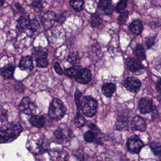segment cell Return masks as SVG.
Instances as JSON below:
<instances>
[{
  "mask_svg": "<svg viewBox=\"0 0 161 161\" xmlns=\"http://www.w3.org/2000/svg\"><path fill=\"white\" fill-rule=\"evenodd\" d=\"M23 131L21 125L16 122L8 123L1 128L0 140L1 143H9L18 137Z\"/></svg>",
  "mask_w": 161,
  "mask_h": 161,
  "instance_id": "obj_1",
  "label": "cell"
},
{
  "mask_svg": "<svg viewBox=\"0 0 161 161\" xmlns=\"http://www.w3.org/2000/svg\"><path fill=\"white\" fill-rule=\"evenodd\" d=\"M66 108L62 101L58 98H54L48 108V116L52 119L58 121L64 118Z\"/></svg>",
  "mask_w": 161,
  "mask_h": 161,
  "instance_id": "obj_2",
  "label": "cell"
},
{
  "mask_svg": "<svg viewBox=\"0 0 161 161\" xmlns=\"http://www.w3.org/2000/svg\"><path fill=\"white\" fill-rule=\"evenodd\" d=\"M74 137L72 129L65 124H62L53 132V138L55 142L62 144L67 143Z\"/></svg>",
  "mask_w": 161,
  "mask_h": 161,
  "instance_id": "obj_3",
  "label": "cell"
},
{
  "mask_svg": "<svg viewBox=\"0 0 161 161\" xmlns=\"http://www.w3.org/2000/svg\"><path fill=\"white\" fill-rule=\"evenodd\" d=\"M27 148L32 153L38 154L45 150L43 138L40 134L31 135L27 142Z\"/></svg>",
  "mask_w": 161,
  "mask_h": 161,
  "instance_id": "obj_4",
  "label": "cell"
},
{
  "mask_svg": "<svg viewBox=\"0 0 161 161\" xmlns=\"http://www.w3.org/2000/svg\"><path fill=\"white\" fill-rule=\"evenodd\" d=\"M97 101L91 96H86L83 97L81 110L83 114L87 117L94 116L97 112Z\"/></svg>",
  "mask_w": 161,
  "mask_h": 161,
  "instance_id": "obj_5",
  "label": "cell"
},
{
  "mask_svg": "<svg viewBox=\"0 0 161 161\" xmlns=\"http://www.w3.org/2000/svg\"><path fill=\"white\" fill-rule=\"evenodd\" d=\"M32 55L35 59L36 65L38 67L45 68L47 67L48 64L47 59V51L45 48L38 47L33 49Z\"/></svg>",
  "mask_w": 161,
  "mask_h": 161,
  "instance_id": "obj_6",
  "label": "cell"
},
{
  "mask_svg": "<svg viewBox=\"0 0 161 161\" xmlns=\"http://www.w3.org/2000/svg\"><path fill=\"white\" fill-rule=\"evenodd\" d=\"M20 112L28 115H34L37 109L36 105L28 97H24L19 104Z\"/></svg>",
  "mask_w": 161,
  "mask_h": 161,
  "instance_id": "obj_7",
  "label": "cell"
},
{
  "mask_svg": "<svg viewBox=\"0 0 161 161\" xmlns=\"http://www.w3.org/2000/svg\"><path fill=\"white\" fill-rule=\"evenodd\" d=\"M126 146L128 151L132 153H138L144 146L143 142L137 135H134L128 138Z\"/></svg>",
  "mask_w": 161,
  "mask_h": 161,
  "instance_id": "obj_8",
  "label": "cell"
},
{
  "mask_svg": "<svg viewBox=\"0 0 161 161\" xmlns=\"http://www.w3.org/2000/svg\"><path fill=\"white\" fill-rule=\"evenodd\" d=\"M57 19L56 14L52 11H48L45 12L41 18V22L44 28L47 30L52 28L55 22Z\"/></svg>",
  "mask_w": 161,
  "mask_h": 161,
  "instance_id": "obj_9",
  "label": "cell"
},
{
  "mask_svg": "<svg viewBox=\"0 0 161 161\" xmlns=\"http://www.w3.org/2000/svg\"><path fill=\"white\" fill-rule=\"evenodd\" d=\"M140 80L136 77H128L124 81L125 87L131 92H136L141 87Z\"/></svg>",
  "mask_w": 161,
  "mask_h": 161,
  "instance_id": "obj_10",
  "label": "cell"
},
{
  "mask_svg": "<svg viewBox=\"0 0 161 161\" xmlns=\"http://www.w3.org/2000/svg\"><path fill=\"white\" fill-rule=\"evenodd\" d=\"M138 109L142 114L153 112L154 107L152 99L147 97L142 98L138 103Z\"/></svg>",
  "mask_w": 161,
  "mask_h": 161,
  "instance_id": "obj_11",
  "label": "cell"
},
{
  "mask_svg": "<svg viewBox=\"0 0 161 161\" xmlns=\"http://www.w3.org/2000/svg\"><path fill=\"white\" fill-rule=\"evenodd\" d=\"M131 128L133 131H145L147 128L146 119L140 116H135L131 121Z\"/></svg>",
  "mask_w": 161,
  "mask_h": 161,
  "instance_id": "obj_12",
  "label": "cell"
},
{
  "mask_svg": "<svg viewBox=\"0 0 161 161\" xmlns=\"http://www.w3.org/2000/svg\"><path fill=\"white\" fill-rule=\"evenodd\" d=\"M75 79L80 84H86L89 83L91 80V72L90 70L86 68H82L77 74Z\"/></svg>",
  "mask_w": 161,
  "mask_h": 161,
  "instance_id": "obj_13",
  "label": "cell"
},
{
  "mask_svg": "<svg viewBox=\"0 0 161 161\" xmlns=\"http://www.w3.org/2000/svg\"><path fill=\"white\" fill-rule=\"evenodd\" d=\"M126 64L128 69L133 73L139 72L143 69L141 62L132 57H128L126 60Z\"/></svg>",
  "mask_w": 161,
  "mask_h": 161,
  "instance_id": "obj_14",
  "label": "cell"
},
{
  "mask_svg": "<svg viewBox=\"0 0 161 161\" xmlns=\"http://www.w3.org/2000/svg\"><path fill=\"white\" fill-rule=\"evenodd\" d=\"M18 67L22 70H31L33 69L32 57L30 55L23 57L19 60Z\"/></svg>",
  "mask_w": 161,
  "mask_h": 161,
  "instance_id": "obj_15",
  "label": "cell"
},
{
  "mask_svg": "<svg viewBox=\"0 0 161 161\" xmlns=\"http://www.w3.org/2000/svg\"><path fill=\"white\" fill-rule=\"evenodd\" d=\"M30 123L32 126L36 128H42L45 126L46 119L43 115H32L30 119Z\"/></svg>",
  "mask_w": 161,
  "mask_h": 161,
  "instance_id": "obj_16",
  "label": "cell"
},
{
  "mask_svg": "<svg viewBox=\"0 0 161 161\" xmlns=\"http://www.w3.org/2000/svg\"><path fill=\"white\" fill-rule=\"evenodd\" d=\"M116 85L113 82L104 83L101 87L102 93L107 97H111L116 91Z\"/></svg>",
  "mask_w": 161,
  "mask_h": 161,
  "instance_id": "obj_17",
  "label": "cell"
},
{
  "mask_svg": "<svg viewBox=\"0 0 161 161\" xmlns=\"http://www.w3.org/2000/svg\"><path fill=\"white\" fill-rule=\"evenodd\" d=\"M14 67L11 64H8L1 69V75L5 79H11L13 77Z\"/></svg>",
  "mask_w": 161,
  "mask_h": 161,
  "instance_id": "obj_18",
  "label": "cell"
},
{
  "mask_svg": "<svg viewBox=\"0 0 161 161\" xmlns=\"http://www.w3.org/2000/svg\"><path fill=\"white\" fill-rule=\"evenodd\" d=\"M112 2L108 0H101L98 3V8L101 9L104 14H111L113 13V8L111 5Z\"/></svg>",
  "mask_w": 161,
  "mask_h": 161,
  "instance_id": "obj_19",
  "label": "cell"
},
{
  "mask_svg": "<svg viewBox=\"0 0 161 161\" xmlns=\"http://www.w3.org/2000/svg\"><path fill=\"white\" fill-rule=\"evenodd\" d=\"M129 28L133 34L139 35L143 30L142 22L140 19H135L130 24Z\"/></svg>",
  "mask_w": 161,
  "mask_h": 161,
  "instance_id": "obj_20",
  "label": "cell"
},
{
  "mask_svg": "<svg viewBox=\"0 0 161 161\" xmlns=\"http://www.w3.org/2000/svg\"><path fill=\"white\" fill-rule=\"evenodd\" d=\"M128 118L126 116H119L115 123V128L118 130H123L127 129Z\"/></svg>",
  "mask_w": 161,
  "mask_h": 161,
  "instance_id": "obj_21",
  "label": "cell"
},
{
  "mask_svg": "<svg viewBox=\"0 0 161 161\" xmlns=\"http://www.w3.org/2000/svg\"><path fill=\"white\" fill-rule=\"evenodd\" d=\"M17 26L21 30H25L28 28H30V19L26 16H21L17 19Z\"/></svg>",
  "mask_w": 161,
  "mask_h": 161,
  "instance_id": "obj_22",
  "label": "cell"
},
{
  "mask_svg": "<svg viewBox=\"0 0 161 161\" xmlns=\"http://www.w3.org/2000/svg\"><path fill=\"white\" fill-rule=\"evenodd\" d=\"M82 67L80 65H74L72 67L67 68L64 70L65 74L72 78H75L77 74L79 72V71L82 69Z\"/></svg>",
  "mask_w": 161,
  "mask_h": 161,
  "instance_id": "obj_23",
  "label": "cell"
},
{
  "mask_svg": "<svg viewBox=\"0 0 161 161\" xmlns=\"http://www.w3.org/2000/svg\"><path fill=\"white\" fill-rule=\"evenodd\" d=\"M134 53L136 58L138 59L139 61H142L145 60L146 55H145V50L143 47L140 44H137L135 47Z\"/></svg>",
  "mask_w": 161,
  "mask_h": 161,
  "instance_id": "obj_24",
  "label": "cell"
},
{
  "mask_svg": "<svg viewBox=\"0 0 161 161\" xmlns=\"http://www.w3.org/2000/svg\"><path fill=\"white\" fill-rule=\"evenodd\" d=\"M85 123L86 119L84 116H82V114L78 111L74 119V125L77 128H80L85 125Z\"/></svg>",
  "mask_w": 161,
  "mask_h": 161,
  "instance_id": "obj_25",
  "label": "cell"
},
{
  "mask_svg": "<svg viewBox=\"0 0 161 161\" xmlns=\"http://www.w3.org/2000/svg\"><path fill=\"white\" fill-rule=\"evenodd\" d=\"M150 147L155 155H156L159 158V160L161 161V144L152 142L150 144Z\"/></svg>",
  "mask_w": 161,
  "mask_h": 161,
  "instance_id": "obj_26",
  "label": "cell"
},
{
  "mask_svg": "<svg viewBox=\"0 0 161 161\" xmlns=\"http://www.w3.org/2000/svg\"><path fill=\"white\" fill-rule=\"evenodd\" d=\"M89 22L92 27H98L101 23V19L97 13H94L91 14Z\"/></svg>",
  "mask_w": 161,
  "mask_h": 161,
  "instance_id": "obj_27",
  "label": "cell"
},
{
  "mask_svg": "<svg viewBox=\"0 0 161 161\" xmlns=\"http://www.w3.org/2000/svg\"><path fill=\"white\" fill-rule=\"evenodd\" d=\"M69 3L74 11H80L83 8L84 1H70Z\"/></svg>",
  "mask_w": 161,
  "mask_h": 161,
  "instance_id": "obj_28",
  "label": "cell"
},
{
  "mask_svg": "<svg viewBox=\"0 0 161 161\" xmlns=\"http://www.w3.org/2000/svg\"><path fill=\"white\" fill-rule=\"evenodd\" d=\"M83 98V97H82ZM82 92L79 91V89H76L74 94V99H75V103L77 106V110H79L81 109V104H82Z\"/></svg>",
  "mask_w": 161,
  "mask_h": 161,
  "instance_id": "obj_29",
  "label": "cell"
},
{
  "mask_svg": "<svg viewBox=\"0 0 161 161\" xmlns=\"http://www.w3.org/2000/svg\"><path fill=\"white\" fill-rule=\"evenodd\" d=\"M96 135L91 130H89L84 135V139L87 143L94 142L96 140Z\"/></svg>",
  "mask_w": 161,
  "mask_h": 161,
  "instance_id": "obj_30",
  "label": "cell"
},
{
  "mask_svg": "<svg viewBox=\"0 0 161 161\" xmlns=\"http://www.w3.org/2000/svg\"><path fill=\"white\" fill-rule=\"evenodd\" d=\"M129 12L127 10H124L123 11L121 12L119 17H118V23L119 25H123L126 21L128 17Z\"/></svg>",
  "mask_w": 161,
  "mask_h": 161,
  "instance_id": "obj_31",
  "label": "cell"
},
{
  "mask_svg": "<svg viewBox=\"0 0 161 161\" xmlns=\"http://www.w3.org/2000/svg\"><path fill=\"white\" fill-rule=\"evenodd\" d=\"M40 22L36 18H34L33 19H30V29L32 31H35L40 27Z\"/></svg>",
  "mask_w": 161,
  "mask_h": 161,
  "instance_id": "obj_32",
  "label": "cell"
},
{
  "mask_svg": "<svg viewBox=\"0 0 161 161\" xmlns=\"http://www.w3.org/2000/svg\"><path fill=\"white\" fill-rule=\"evenodd\" d=\"M79 59V56L77 53H74L69 55L67 58V61L71 64L72 65H74Z\"/></svg>",
  "mask_w": 161,
  "mask_h": 161,
  "instance_id": "obj_33",
  "label": "cell"
},
{
  "mask_svg": "<svg viewBox=\"0 0 161 161\" xmlns=\"http://www.w3.org/2000/svg\"><path fill=\"white\" fill-rule=\"evenodd\" d=\"M127 5V1H120L116 5V8H115V10L116 12L119 13V12H122L124 11V9H125V8L126 7Z\"/></svg>",
  "mask_w": 161,
  "mask_h": 161,
  "instance_id": "obj_34",
  "label": "cell"
},
{
  "mask_svg": "<svg viewBox=\"0 0 161 161\" xmlns=\"http://www.w3.org/2000/svg\"><path fill=\"white\" fill-rule=\"evenodd\" d=\"M155 36H149L145 38V43L148 48H151L155 43Z\"/></svg>",
  "mask_w": 161,
  "mask_h": 161,
  "instance_id": "obj_35",
  "label": "cell"
},
{
  "mask_svg": "<svg viewBox=\"0 0 161 161\" xmlns=\"http://www.w3.org/2000/svg\"><path fill=\"white\" fill-rule=\"evenodd\" d=\"M30 6L34 9H38V11H42V9H43V4L42 1H32Z\"/></svg>",
  "mask_w": 161,
  "mask_h": 161,
  "instance_id": "obj_36",
  "label": "cell"
},
{
  "mask_svg": "<svg viewBox=\"0 0 161 161\" xmlns=\"http://www.w3.org/2000/svg\"><path fill=\"white\" fill-rule=\"evenodd\" d=\"M69 14H70V13L68 11H65V12L63 13L59 17H57V21L60 24H62L65 21V19L69 16Z\"/></svg>",
  "mask_w": 161,
  "mask_h": 161,
  "instance_id": "obj_37",
  "label": "cell"
},
{
  "mask_svg": "<svg viewBox=\"0 0 161 161\" xmlns=\"http://www.w3.org/2000/svg\"><path fill=\"white\" fill-rule=\"evenodd\" d=\"M88 126H89V128L91 129V130L92 132H94L96 135H97L98 134L101 133V131H100L99 128L95 124L91 123L88 124Z\"/></svg>",
  "mask_w": 161,
  "mask_h": 161,
  "instance_id": "obj_38",
  "label": "cell"
},
{
  "mask_svg": "<svg viewBox=\"0 0 161 161\" xmlns=\"http://www.w3.org/2000/svg\"><path fill=\"white\" fill-rule=\"evenodd\" d=\"M0 119L1 121L3 122L4 121L8 120V113L5 109H4L3 107L1 108V114H0Z\"/></svg>",
  "mask_w": 161,
  "mask_h": 161,
  "instance_id": "obj_39",
  "label": "cell"
},
{
  "mask_svg": "<svg viewBox=\"0 0 161 161\" xmlns=\"http://www.w3.org/2000/svg\"><path fill=\"white\" fill-rule=\"evenodd\" d=\"M53 69H54L55 71L57 72V74H58V75H61L63 74L64 71H63L62 67H60V64L58 62L54 63V64H53Z\"/></svg>",
  "mask_w": 161,
  "mask_h": 161,
  "instance_id": "obj_40",
  "label": "cell"
},
{
  "mask_svg": "<svg viewBox=\"0 0 161 161\" xmlns=\"http://www.w3.org/2000/svg\"><path fill=\"white\" fill-rule=\"evenodd\" d=\"M156 88L158 92H161V78H160L159 80L157 81L156 84Z\"/></svg>",
  "mask_w": 161,
  "mask_h": 161,
  "instance_id": "obj_41",
  "label": "cell"
},
{
  "mask_svg": "<svg viewBox=\"0 0 161 161\" xmlns=\"http://www.w3.org/2000/svg\"><path fill=\"white\" fill-rule=\"evenodd\" d=\"M157 100H158V103H159L160 106H161V92H160V94L158 96V97H157Z\"/></svg>",
  "mask_w": 161,
  "mask_h": 161,
  "instance_id": "obj_42",
  "label": "cell"
},
{
  "mask_svg": "<svg viewBox=\"0 0 161 161\" xmlns=\"http://www.w3.org/2000/svg\"><path fill=\"white\" fill-rule=\"evenodd\" d=\"M3 3H4V1H2L1 2V6H3Z\"/></svg>",
  "mask_w": 161,
  "mask_h": 161,
  "instance_id": "obj_43",
  "label": "cell"
}]
</instances>
